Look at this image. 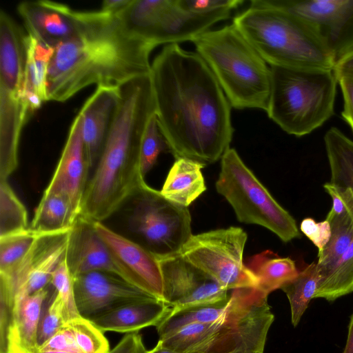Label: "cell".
<instances>
[{
  "instance_id": "1",
  "label": "cell",
  "mask_w": 353,
  "mask_h": 353,
  "mask_svg": "<svg viewBox=\"0 0 353 353\" xmlns=\"http://www.w3.org/2000/svg\"><path fill=\"white\" fill-rule=\"evenodd\" d=\"M150 76L169 151L176 159L205 165L221 159L234 133L232 107L204 60L178 43L167 44L151 64Z\"/></svg>"
},
{
  "instance_id": "2",
  "label": "cell",
  "mask_w": 353,
  "mask_h": 353,
  "mask_svg": "<svg viewBox=\"0 0 353 353\" xmlns=\"http://www.w3.org/2000/svg\"><path fill=\"white\" fill-rule=\"evenodd\" d=\"M77 33L54 48L47 75L48 101L64 102L82 89L119 88L150 73L156 46L132 37L116 16L82 11Z\"/></svg>"
},
{
  "instance_id": "3",
  "label": "cell",
  "mask_w": 353,
  "mask_h": 353,
  "mask_svg": "<svg viewBox=\"0 0 353 353\" xmlns=\"http://www.w3.org/2000/svg\"><path fill=\"white\" fill-rule=\"evenodd\" d=\"M119 101L103 150L89 179L80 216L102 222L145 183L139 170L141 139L156 103L150 74L119 88Z\"/></svg>"
},
{
  "instance_id": "4",
  "label": "cell",
  "mask_w": 353,
  "mask_h": 353,
  "mask_svg": "<svg viewBox=\"0 0 353 353\" xmlns=\"http://www.w3.org/2000/svg\"><path fill=\"white\" fill-rule=\"evenodd\" d=\"M231 306L221 318L188 325L159 341L182 353H263L274 315L268 295L256 288L231 290Z\"/></svg>"
},
{
  "instance_id": "5",
  "label": "cell",
  "mask_w": 353,
  "mask_h": 353,
  "mask_svg": "<svg viewBox=\"0 0 353 353\" xmlns=\"http://www.w3.org/2000/svg\"><path fill=\"white\" fill-rule=\"evenodd\" d=\"M232 24L270 66L333 70L334 62L312 27L283 10L253 0Z\"/></svg>"
},
{
  "instance_id": "6",
  "label": "cell",
  "mask_w": 353,
  "mask_h": 353,
  "mask_svg": "<svg viewBox=\"0 0 353 353\" xmlns=\"http://www.w3.org/2000/svg\"><path fill=\"white\" fill-rule=\"evenodd\" d=\"M192 42L232 108L266 112L270 94V68L232 23L209 30Z\"/></svg>"
},
{
  "instance_id": "7",
  "label": "cell",
  "mask_w": 353,
  "mask_h": 353,
  "mask_svg": "<svg viewBox=\"0 0 353 353\" xmlns=\"http://www.w3.org/2000/svg\"><path fill=\"white\" fill-rule=\"evenodd\" d=\"M268 117L286 133L302 137L334 114L337 79L333 70L270 66Z\"/></svg>"
},
{
  "instance_id": "8",
  "label": "cell",
  "mask_w": 353,
  "mask_h": 353,
  "mask_svg": "<svg viewBox=\"0 0 353 353\" xmlns=\"http://www.w3.org/2000/svg\"><path fill=\"white\" fill-rule=\"evenodd\" d=\"M25 33L6 11H0V181L18 166L23 125L30 117L25 100Z\"/></svg>"
},
{
  "instance_id": "9",
  "label": "cell",
  "mask_w": 353,
  "mask_h": 353,
  "mask_svg": "<svg viewBox=\"0 0 353 353\" xmlns=\"http://www.w3.org/2000/svg\"><path fill=\"white\" fill-rule=\"evenodd\" d=\"M217 192L232 207L237 219L263 226L283 242L300 237L296 221L245 165L234 148L221 157Z\"/></svg>"
},
{
  "instance_id": "10",
  "label": "cell",
  "mask_w": 353,
  "mask_h": 353,
  "mask_svg": "<svg viewBox=\"0 0 353 353\" xmlns=\"http://www.w3.org/2000/svg\"><path fill=\"white\" fill-rule=\"evenodd\" d=\"M132 199L129 226L142 246L157 257L179 253L192 236L188 208L168 200L146 183Z\"/></svg>"
},
{
  "instance_id": "11",
  "label": "cell",
  "mask_w": 353,
  "mask_h": 353,
  "mask_svg": "<svg viewBox=\"0 0 353 353\" xmlns=\"http://www.w3.org/2000/svg\"><path fill=\"white\" fill-rule=\"evenodd\" d=\"M247 237L233 226L192 234L179 253L229 291L256 288V279L243 261Z\"/></svg>"
},
{
  "instance_id": "12",
  "label": "cell",
  "mask_w": 353,
  "mask_h": 353,
  "mask_svg": "<svg viewBox=\"0 0 353 353\" xmlns=\"http://www.w3.org/2000/svg\"><path fill=\"white\" fill-rule=\"evenodd\" d=\"M70 230L38 234L26 254L0 272V302L11 307L50 283L52 274L65 259Z\"/></svg>"
},
{
  "instance_id": "13",
  "label": "cell",
  "mask_w": 353,
  "mask_h": 353,
  "mask_svg": "<svg viewBox=\"0 0 353 353\" xmlns=\"http://www.w3.org/2000/svg\"><path fill=\"white\" fill-rule=\"evenodd\" d=\"M306 21L336 65L353 50V0H259Z\"/></svg>"
},
{
  "instance_id": "14",
  "label": "cell",
  "mask_w": 353,
  "mask_h": 353,
  "mask_svg": "<svg viewBox=\"0 0 353 353\" xmlns=\"http://www.w3.org/2000/svg\"><path fill=\"white\" fill-rule=\"evenodd\" d=\"M157 258L163 278L162 301L172 310L215 301L229 296V290L179 253Z\"/></svg>"
},
{
  "instance_id": "15",
  "label": "cell",
  "mask_w": 353,
  "mask_h": 353,
  "mask_svg": "<svg viewBox=\"0 0 353 353\" xmlns=\"http://www.w3.org/2000/svg\"><path fill=\"white\" fill-rule=\"evenodd\" d=\"M93 225L105 244L119 276L162 300L163 278L158 259L140 244L115 232L102 222H93Z\"/></svg>"
},
{
  "instance_id": "16",
  "label": "cell",
  "mask_w": 353,
  "mask_h": 353,
  "mask_svg": "<svg viewBox=\"0 0 353 353\" xmlns=\"http://www.w3.org/2000/svg\"><path fill=\"white\" fill-rule=\"evenodd\" d=\"M73 281L78 312L88 319L124 303L154 297L110 272H88Z\"/></svg>"
},
{
  "instance_id": "17",
  "label": "cell",
  "mask_w": 353,
  "mask_h": 353,
  "mask_svg": "<svg viewBox=\"0 0 353 353\" xmlns=\"http://www.w3.org/2000/svg\"><path fill=\"white\" fill-rule=\"evenodd\" d=\"M82 117L79 112L69 130L53 176L44 192L59 193L66 197L80 216L90 170L82 139Z\"/></svg>"
},
{
  "instance_id": "18",
  "label": "cell",
  "mask_w": 353,
  "mask_h": 353,
  "mask_svg": "<svg viewBox=\"0 0 353 353\" xmlns=\"http://www.w3.org/2000/svg\"><path fill=\"white\" fill-rule=\"evenodd\" d=\"M17 12L27 32L54 48L74 37L82 21V11L50 1H23L17 6Z\"/></svg>"
},
{
  "instance_id": "19",
  "label": "cell",
  "mask_w": 353,
  "mask_h": 353,
  "mask_svg": "<svg viewBox=\"0 0 353 353\" xmlns=\"http://www.w3.org/2000/svg\"><path fill=\"white\" fill-rule=\"evenodd\" d=\"M119 101V88L97 87L82 105V139L90 169L103 150Z\"/></svg>"
},
{
  "instance_id": "20",
  "label": "cell",
  "mask_w": 353,
  "mask_h": 353,
  "mask_svg": "<svg viewBox=\"0 0 353 353\" xmlns=\"http://www.w3.org/2000/svg\"><path fill=\"white\" fill-rule=\"evenodd\" d=\"M65 261L73 278L96 271L110 272L119 276L108 250L96 231L93 222L80 216L70 230Z\"/></svg>"
},
{
  "instance_id": "21",
  "label": "cell",
  "mask_w": 353,
  "mask_h": 353,
  "mask_svg": "<svg viewBox=\"0 0 353 353\" xmlns=\"http://www.w3.org/2000/svg\"><path fill=\"white\" fill-rule=\"evenodd\" d=\"M171 310L162 300L151 297L124 303L89 320L103 332L128 334L157 326Z\"/></svg>"
},
{
  "instance_id": "22",
  "label": "cell",
  "mask_w": 353,
  "mask_h": 353,
  "mask_svg": "<svg viewBox=\"0 0 353 353\" xmlns=\"http://www.w3.org/2000/svg\"><path fill=\"white\" fill-rule=\"evenodd\" d=\"M231 12L229 10L207 14L190 12L180 8L174 0L172 6L161 17L151 41L156 46L192 41L216 23L230 18Z\"/></svg>"
},
{
  "instance_id": "23",
  "label": "cell",
  "mask_w": 353,
  "mask_h": 353,
  "mask_svg": "<svg viewBox=\"0 0 353 353\" xmlns=\"http://www.w3.org/2000/svg\"><path fill=\"white\" fill-rule=\"evenodd\" d=\"M48 296L46 287L14 305L6 339L7 353L39 352V325Z\"/></svg>"
},
{
  "instance_id": "24",
  "label": "cell",
  "mask_w": 353,
  "mask_h": 353,
  "mask_svg": "<svg viewBox=\"0 0 353 353\" xmlns=\"http://www.w3.org/2000/svg\"><path fill=\"white\" fill-rule=\"evenodd\" d=\"M205 164L181 157L171 167L160 191L168 200L187 207L206 190L201 169Z\"/></svg>"
},
{
  "instance_id": "25",
  "label": "cell",
  "mask_w": 353,
  "mask_h": 353,
  "mask_svg": "<svg viewBox=\"0 0 353 353\" xmlns=\"http://www.w3.org/2000/svg\"><path fill=\"white\" fill-rule=\"evenodd\" d=\"M173 3L174 0H132L116 17L130 35L152 43V37L161 17Z\"/></svg>"
},
{
  "instance_id": "26",
  "label": "cell",
  "mask_w": 353,
  "mask_h": 353,
  "mask_svg": "<svg viewBox=\"0 0 353 353\" xmlns=\"http://www.w3.org/2000/svg\"><path fill=\"white\" fill-rule=\"evenodd\" d=\"M342 190L347 203L346 210L340 214L327 215L325 219L330 224L331 236L318 255L316 264L321 279L336 264L353 238V192L350 189Z\"/></svg>"
},
{
  "instance_id": "27",
  "label": "cell",
  "mask_w": 353,
  "mask_h": 353,
  "mask_svg": "<svg viewBox=\"0 0 353 353\" xmlns=\"http://www.w3.org/2000/svg\"><path fill=\"white\" fill-rule=\"evenodd\" d=\"M79 216L66 197L43 192L30 228L37 235L62 232L71 230Z\"/></svg>"
},
{
  "instance_id": "28",
  "label": "cell",
  "mask_w": 353,
  "mask_h": 353,
  "mask_svg": "<svg viewBox=\"0 0 353 353\" xmlns=\"http://www.w3.org/2000/svg\"><path fill=\"white\" fill-rule=\"evenodd\" d=\"M246 266L256 279V288L268 296L299 273L291 258L280 256L271 250L254 255Z\"/></svg>"
},
{
  "instance_id": "29",
  "label": "cell",
  "mask_w": 353,
  "mask_h": 353,
  "mask_svg": "<svg viewBox=\"0 0 353 353\" xmlns=\"http://www.w3.org/2000/svg\"><path fill=\"white\" fill-rule=\"evenodd\" d=\"M231 306L230 293L225 299L171 310L156 326L159 340L169 337L191 324L214 321L223 316Z\"/></svg>"
},
{
  "instance_id": "30",
  "label": "cell",
  "mask_w": 353,
  "mask_h": 353,
  "mask_svg": "<svg viewBox=\"0 0 353 353\" xmlns=\"http://www.w3.org/2000/svg\"><path fill=\"white\" fill-rule=\"evenodd\" d=\"M324 143L333 185L353 192V141L333 127L324 136Z\"/></svg>"
},
{
  "instance_id": "31",
  "label": "cell",
  "mask_w": 353,
  "mask_h": 353,
  "mask_svg": "<svg viewBox=\"0 0 353 353\" xmlns=\"http://www.w3.org/2000/svg\"><path fill=\"white\" fill-rule=\"evenodd\" d=\"M24 47L26 84L34 90L43 101H48L47 75L54 48L28 32L24 37Z\"/></svg>"
},
{
  "instance_id": "32",
  "label": "cell",
  "mask_w": 353,
  "mask_h": 353,
  "mask_svg": "<svg viewBox=\"0 0 353 353\" xmlns=\"http://www.w3.org/2000/svg\"><path fill=\"white\" fill-rule=\"evenodd\" d=\"M321 276L316 262L307 265L292 281L281 288L289 301L291 323L294 327L299 323L311 300L314 299Z\"/></svg>"
},
{
  "instance_id": "33",
  "label": "cell",
  "mask_w": 353,
  "mask_h": 353,
  "mask_svg": "<svg viewBox=\"0 0 353 353\" xmlns=\"http://www.w3.org/2000/svg\"><path fill=\"white\" fill-rule=\"evenodd\" d=\"M353 292V238L347 249L321 279L314 299L333 302Z\"/></svg>"
},
{
  "instance_id": "34",
  "label": "cell",
  "mask_w": 353,
  "mask_h": 353,
  "mask_svg": "<svg viewBox=\"0 0 353 353\" xmlns=\"http://www.w3.org/2000/svg\"><path fill=\"white\" fill-rule=\"evenodd\" d=\"M29 228L25 206L8 181H0V237L23 232Z\"/></svg>"
},
{
  "instance_id": "35",
  "label": "cell",
  "mask_w": 353,
  "mask_h": 353,
  "mask_svg": "<svg viewBox=\"0 0 353 353\" xmlns=\"http://www.w3.org/2000/svg\"><path fill=\"white\" fill-rule=\"evenodd\" d=\"M80 353H108L110 345L103 332L91 321L81 316L66 323Z\"/></svg>"
},
{
  "instance_id": "36",
  "label": "cell",
  "mask_w": 353,
  "mask_h": 353,
  "mask_svg": "<svg viewBox=\"0 0 353 353\" xmlns=\"http://www.w3.org/2000/svg\"><path fill=\"white\" fill-rule=\"evenodd\" d=\"M165 150H169V148L154 114L146 125L140 145L139 170L144 179L155 164L159 154Z\"/></svg>"
},
{
  "instance_id": "37",
  "label": "cell",
  "mask_w": 353,
  "mask_h": 353,
  "mask_svg": "<svg viewBox=\"0 0 353 353\" xmlns=\"http://www.w3.org/2000/svg\"><path fill=\"white\" fill-rule=\"evenodd\" d=\"M37 234L28 230L0 237V272L19 261L28 252Z\"/></svg>"
},
{
  "instance_id": "38",
  "label": "cell",
  "mask_w": 353,
  "mask_h": 353,
  "mask_svg": "<svg viewBox=\"0 0 353 353\" xmlns=\"http://www.w3.org/2000/svg\"><path fill=\"white\" fill-rule=\"evenodd\" d=\"M50 283L62 300L67 322L79 316L74 299L73 277L65 259L53 272Z\"/></svg>"
},
{
  "instance_id": "39",
  "label": "cell",
  "mask_w": 353,
  "mask_h": 353,
  "mask_svg": "<svg viewBox=\"0 0 353 353\" xmlns=\"http://www.w3.org/2000/svg\"><path fill=\"white\" fill-rule=\"evenodd\" d=\"M66 323L62 300L55 291L50 303L41 316L38 331L39 346L51 338Z\"/></svg>"
},
{
  "instance_id": "40",
  "label": "cell",
  "mask_w": 353,
  "mask_h": 353,
  "mask_svg": "<svg viewBox=\"0 0 353 353\" xmlns=\"http://www.w3.org/2000/svg\"><path fill=\"white\" fill-rule=\"evenodd\" d=\"M178 6L190 12L207 14L220 10L235 9L243 0H176Z\"/></svg>"
},
{
  "instance_id": "41",
  "label": "cell",
  "mask_w": 353,
  "mask_h": 353,
  "mask_svg": "<svg viewBox=\"0 0 353 353\" xmlns=\"http://www.w3.org/2000/svg\"><path fill=\"white\" fill-rule=\"evenodd\" d=\"M300 230L318 248V255H319L331 236L330 223L326 219L316 222L312 218L307 217L301 221Z\"/></svg>"
},
{
  "instance_id": "42",
  "label": "cell",
  "mask_w": 353,
  "mask_h": 353,
  "mask_svg": "<svg viewBox=\"0 0 353 353\" xmlns=\"http://www.w3.org/2000/svg\"><path fill=\"white\" fill-rule=\"evenodd\" d=\"M39 350H61L80 353L74 337L66 323L51 338L40 345Z\"/></svg>"
},
{
  "instance_id": "43",
  "label": "cell",
  "mask_w": 353,
  "mask_h": 353,
  "mask_svg": "<svg viewBox=\"0 0 353 353\" xmlns=\"http://www.w3.org/2000/svg\"><path fill=\"white\" fill-rule=\"evenodd\" d=\"M141 335L139 332L126 334L108 353H145Z\"/></svg>"
},
{
  "instance_id": "44",
  "label": "cell",
  "mask_w": 353,
  "mask_h": 353,
  "mask_svg": "<svg viewBox=\"0 0 353 353\" xmlns=\"http://www.w3.org/2000/svg\"><path fill=\"white\" fill-rule=\"evenodd\" d=\"M337 81L343 97V110L341 116L353 132V80L340 78Z\"/></svg>"
},
{
  "instance_id": "45",
  "label": "cell",
  "mask_w": 353,
  "mask_h": 353,
  "mask_svg": "<svg viewBox=\"0 0 353 353\" xmlns=\"http://www.w3.org/2000/svg\"><path fill=\"white\" fill-rule=\"evenodd\" d=\"M333 72L336 79L347 78L353 80V50L336 63Z\"/></svg>"
},
{
  "instance_id": "46",
  "label": "cell",
  "mask_w": 353,
  "mask_h": 353,
  "mask_svg": "<svg viewBox=\"0 0 353 353\" xmlns=\"http://www.w3.org/2000/svg\"><path fill=\"white\" fill-rule=\"evenodd\" d=\"M132 0H105L103 1L100 10L107 14L116 16L125 8H126Z\"/></svg>"
},
{
  "instance_id": "47",
  "label": "cell",
  "mask_w": 353,
  "mask_h": 353,
  "mask_svg": "<svg viewBox=\"0 0 353 353\" xmlns=\"http://www.w3.org/2000/svg\"><path fill=\"white\" fill-rule=\"evenodd\" d=\"M342 353H353V312L350 318L347 340Z\"/></svg>"
},
{
  "instance_id": "48",
  "label": "cell",
  "mask_w": 353,
  "mask_h": 353,
  "mask_svg": "<svg viewBox=\"0 0 353 353\" xmlns=\"http://www.w3.org/2000/svg\"><path fill=\"white\" fill-rule=\"evenodd\" d=\"M145 353H182L174 351L172 349L168 348L162 345V344L158 341L157 344L154 348L150 350H147Z\"/></svg>"
},
{
  "instance_id": "49",
  "label": "cell",
  "mask_w": 353,
  "mask_h": 353,
  "mask_svg": "<svg viewBox=\"0 0 353 353\" xmlns=\"http://www.w3.org/2000/svg\"><path fill=\"white\" fill-rule=\"evenodd\" d=\"M38 353H75L68 351L61 350H39Z\"/></svg>"
}]
</instances>
